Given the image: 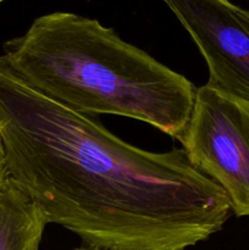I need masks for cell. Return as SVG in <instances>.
<instances>
[{
	"label": "cell",
	"mask_w": 249,
	"mask_h": 250,
	"mask_svg": "<svg viewBox=\"0 0 249 250\" xmlns=\"http://www.w3.org/2000/svg\"><path fill=\"white\" fill-rule=\"evenodd\" d=\"M4 1H6V0H0V4H1V2H4Z\"/></svg>",
	"instance_id": "obj_8"
},
{
	"label": "cell",
	"mask_w": 249,
	"mask_h": 250,
	"mask_svg": "<svg viewBox=\"0 0 249 250\" xmlns=\"http://www.w3.org/2000/svg\"><path fill=\"white\" fill-rule=\"evenodd\" d=\"M180 143L189 163L226 193L232 215L249 217V104L198 87Z\"/></svg>",
	"instance_id": "obj_3"
},
{
	"label": "cell",
	"mask_w": 249,
	"mask_h": 250,
	"mask_svg": "<svg viewBox=\"0 0 249 250\" xmlns=\"http://www.w3.org/2000/svg\"><path fill=\"white\" fill-rule=\"evenodd\" d=\"M9 177V172H7V165H6V156H5L4 146H2V142L0 139V186L5 182Z\"/></svg>",
	"instance_id": "obj_6"
},
{
	"label": "cell",
	"mask_w": 249,
	"mask_h": 250,
	"mask_svg": "<svg viewBox=\"0 0 249 250\" xmlns=\"http://www.w3.org/2000/svg\"><path fill=\"white\" fill-rule=\"evenodd\" d=\"M2 56L29 87L78 114L138 120L178 142L192 115L197 87L187 77L82 15L37 17Z\"/></svg>",
	"instance_id": "obj_2"
},
{
	"label": "cell",
	"mask_w": 249,
	"mask_h": 250,
	"mask_svg": "<svg viewBox=\"0 0 249 250\" xmlns=\"http://www.w3.org/2000/svg\"><path fill=\"white\" fill-rule=\"evenodd\" d=\"M9 177L88 249L186 250L231 217L226 193L182 148L153 153L24 83L0 55Z\"/></svg>",
	"instance_id": "obj_1"
},
{
	"label": "cell",
	"mask_w": 249,
	"mask_h": 250,
	"mask_svg": "<svg viewBox=\"0 0 249 250\" xmlns=\"http://www.w3.org/2000/svg\"><path fill=\"white\" fill-rule=\"evenodd\" d=\"M48 224L41 205L7 177L0 186V250H38Z\"/></svg>",
	"instance_id": "obj_5"
},
{
	"label": "cell",
	"mask_w": 249,
	"mask_h": 250,
	"mask_svg": "<svg viewBox=\"0 0 249 250\" xmlns=\"http://www.w3.org/2000/svg\"><path fill=\"white\" fill-rule=\"evenodd\" d=\"M73 250H87L84 248H77V249H73ZM92 250H102V249H92Z\"/></svg>",
	"instance_id": "obj_7"
},
{
	"label": "cell",
	"mask_w": 249,
	"mask_h": 250,
	"mask_svg": "<svg viewBox=\"0 0 249 250\" xmlns=\"http://www.w3.org/2000/svg\"><path fill=\"white\" fill-rule=\"evenodd\" d=\"M207 62L214 89L249 104V10L229 0H163Z\"/></svg>",
	"instance_id": "obj_4"
}]
</instances>
